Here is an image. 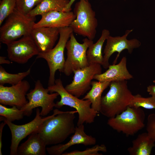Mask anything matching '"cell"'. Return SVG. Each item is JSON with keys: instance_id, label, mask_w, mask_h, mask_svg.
Returning <instances> with one entry per match:
<instances>
[{"instance_id": "6da1fadb", "label": "cell", "mask_w": 155, "mask_h": 155, "mask_svg": "<svg viewBox=\"0 0 155 155\" xmlns=\"http://www.w3.org/2000/svg\"><path fill=\"white\" fill-rule=\"evenodd\" d=\"M76 112L54 110L52 116L43 122L38 133L46 146L60 144L74 133Z\"/></svg>"}, {"instance_id": "7a4b0ae2", "label": "cell", "mask_w": 155, "mask_h": 155, "mask_svg": "<svg viewBox=\"0 0 155 155\" xmlns=\"http://www.w3.org/2000/svg\"><path fill=\"white\" fill-rule=\"evenodd\" d=\"M108 92L101 99L99 113L109 118L126 109L133 98L127 80L111 82Z\"/></svg>"}, {"instance_id": "3957f363", "label": "cell", "mask_w": 155, "mask_h": 155, "mask_svg": "<svg viewBox=\"0 0 155 155\" xmlns=\"http://www.w3.org/2000/svg\"><path fill=\"white\" fill-rule=\"evenodd\" d=\"M47 88L50 93L57 92L61 97L60 101L55 103V108H59L65 105L76 110L78 115L77 126L84 123L91 124L94 122L95 118L99 113L91 107L90 101L80 99L69 93L63 86L61 79L55 80V84L49 86Z\"/></svg>"}, {"instance_id": "277c9868", "label": "cell", "mask_w": 155, "mask_h": 155, "mask_svg": "<svg viewBox=\"0 0 155 155\" xmlns=\"http://www.w3.org/2000/svg\"><path fill=\"white\" fill-rule=\"evenodd\" d=\"M36 20V17L23 13L16 8L0 26V42L6 45L22 36L30 35Z\"/></svg>"}, {"instance_id": "5b68a950", "label": "cell", "mask_w": 155, "mask_h": 155, "mask_svg": "<svg viewBox=\"0 0 155 155\" xmlns=\"http://www.w3.org/2000/svg\"><path fill=\"white\" fill-rule=\"evenodd\" d=\"M75 18L70 27L73 32L93 40L96 35L98 21L95 12L88 0H80L75 4Z\"/></svg>"}, {"instance_id": "8992f818", "label": "cell", "mask_w": 155, "mask_h": 155, "mask_svg": "<svg viewBox=\"0 0 155 155\" xmlns=\"http://www.w3.org/2000/svg\"><path fill=\"white\" fill-rule=\"evenodd\" d=\"M73 32L70 26L60 28L59 39L56 45L51 49L45 52H40L37 55L36 59L42 58L47 63L49 71V86L55 84L56 71L63 72L65 61L64 50L71 34Z\"/></svg>"}, {"instance_id": "52a82bcc", "label": "cell", "mask_w": 155, "mask_h": 155, "mask_svg": "<svg viewBox=\"0 0 155 155\" xmlns=\"http://www.w3.org/2000/svg\"><path fill=\"white\" fill-rule=\"evenodd\" d=\"M145 118V113L141 108L128 106L121 113L109 118L107 124L118 132L133 135L144 127Z\"/></svg>"}, {"instance_id": "ba28073f", "label": "cell", "mask_w": 155, "mask_h": 155, "mask_svg": "<svg viewBox=\"0 0 155 155\" xmlns=\"http://www.w3.org/2000/svg\"><path fill=\"white\" fill-rule=\"evenodd\" d=\"M73 32L71 34L65 46L67 58L62 72L67 76L74 71L89 65L86 52L89 47L94 43L93 40L86 38L83 39V43H80L77 40Z\"/></svg>"}, {"instance_id": "9c48e42d", "label": "cell", "mask_w": 155, "mask_h": 155, "mask_svg": "<svg viewBox=\"0 0 155 155\" xmlns=\"http://www.w3.org/2000/svg\"><path fill=\"white\" fill-rule=\"evenodd\" d=\"M48 88H45L39 80L36 82L34 88L26 94L28 102L21 108L24 116H30L35 108L41 107L42 110L40 115L42 116L47 115L55 107V99L59 95L57 92L49 94Z\"/></svg>"}, {"instance_id": "30bf717a", "label": "cell", "mask_w": 155, "mask_h": 155, "mask_svg": "<svg viewBox=\"0 0 155 155\" xmlns=\"http://www.w3.org/2000/svg\"><path fill=\"white\" fill-rule=\"evenodd\" d=\"M53 114L42 118L40 115V109H36L34 118L30 122L21 125H16L7 120L3 117H1L0 121H3L9 127L11 134V144L10 147V155H17L19 145L22 140L28 135L32 133H38L43 122L52 116Z\"/></svg>"}, {"instance_id": "8fae6325", "label": "cell", "mask_w": 155, "mask_h": 155, "mask_svg": "<svg viewBox=\"0 0 155 155\" xmlns=\"http://www.w3.org/2000/svg\"><path fill=\"white\" fill-rule=\"evenodd\" d=\"M101 65L92 64L84 68L75 70L73 80L65 87L69 93L79 98L91 88L94 76L102 73Z\"/></svg>"}, {"instance_id": "7c38bea8", "label": "cell", "mask_w": 155, "mask_h": 155, "mask_svg": "<svg viewBox=\"0 0 155 155\" xmlns=\"http://www.w3.org/2000/svg\"><path fill=\"white\" fill-rule=\"evenodd\" d=\"M7 56L12 62L24 64L39 53L38 49L30 35L24 36L7 44Z\"/></svg>"}, {"instance_id": "4fadbf2b", "label": "cell", "mask_w": 155, "mask_h": 155, "mask_svg": "<svg viewBox=\"0 0 155 155\" xmlns=\"http://www.w3.org/2000/svg\"><path fill=\"white\" fill-rule=\"evenodd\" d=\"M132 30H127L125 34L122 36L113 37L109 35L107 38L103 53L104 55L102 65L104 69L108 68L110 65L109 59L114 53L117 52L118 54L113 64H115L121 53L123 50L127 49L128 53L131 54L134 49L140 46L141 43L137 39H127V36Z\"/></svg>"}, {"instance_id": "5bb4252c", "label": "cell", "mask_w": 155, "mask_h": 155, "mask_svg": "<svg viewBox=\"0 0 155 155\" xmlns=\"http://www.w3.org/2000/svg\"><path fill=\"white\" fill-rule=\"evenodd\" d=\"M30 87L29 82L26 80H23L11 86L0 85V104L15 106L20 109L28 102L26 96Z\"/></svg>"}, {"instance_id": "9a60e30c", "label": "cell", "mask_w": 155, "mask_h": 155, "mask_svg": "<svg viewBox=\"0 0 155 155\" xmlns=\"http://www.w3.org/2000/svg\"><path fill=\"white\" fill-rule=\"evenodd\" d=\"M96 142L94 137L85 133L84 126L83 124L75 127L73 135L67 143L55 145L46 148V150L50 155H62L65 151L72 146L80 144L85 146L94 145Z\"/></svg>"}, {"instance_id": "2e32d148", "label": "cell", "mask_w": 155, "mask_h": 155, "mask_svg": "<svg viewBox=\"0 0 155 155\" xmlns=\"http://www.w3.org/2000/svg\"><path fill=\"white\" fill-rule=\"evenodd\" d=\"M60 28L46 27L33 28L30 36L40 52H44L52 49L59 35ZM39 52V53H40Z\"/></svg>"}, {"instance_id": "e0dca14e", "label": "cell", "mask_w": 155, "mask_h": 155, "mask_svg": "<svg viewBox=\"0 0 155 155\" xmlns=\"http://www.w3.org/2000/svg\"><path fill=\"white\" fill-rule=\"evenodd\" d=\"M40 20L35 23L33 28L46 27L60 28L70 26L76 16L71 11H53L41 15Z\"/></svg>"}, {"instance_id": "ac0fdd59", "label": "cell", "mask_w": 155, "mask_h": 155, "mask_svg": "<svg viewBox=\"0 0 155 155\" xmlns=\"http://www.w3.org/2000/svg\"><path fill=\"white\" fill-rule=\"evenodd\" d=\"M127 60L126 57H123L119 63L110 65L105 72L95 75L94 79L100 82H111L127 80L133 78V76L127 70Z\"/></svg>"}, {"instance_id": "d6986e66", "label": "cell", "mask_w": 155, "mask_h": 155, "mask_svg": "<svg viewBox=\"0 0 155 155\" xmlns=\"http://www.w3.org/2000/svg\"><path fill=\"white\" fill-rule=\"evenodd\" d=\"M46 146L38 133H33L18 146L17 155H46Z\"/></svg>"}, {"instance_id": "ffe728a7", "label": "cell", "mask_w": 155, "mask_h": 155, "mask_svg": "<svg viewBox=\"0 0 155 155\" xmlns=\"http://www.w3.org/2000/svg\"><path fill=\"white\" fill-rule=\"evenodd\" d=\"M155 143L147 132L143 133L132 141L131 146L127 150L130 155H150L155 146Z\"/></svg>"}, {"instance_id": "44dd1931", "label": "cell", "mask_w": 155, "mask_h": 155, "mask_svg": "<svg viewBox=\"0 0 155 155\" xmlns=\"http://www.w3.org/2000/svg\"><path fill=\"white\" fill-rule=\"evenodd\" d=\"M110 34L108 30L103 29L98 40L89 47L86 52L87 59L89 65L98 63L102 65L103 59L102 53V48L105 41L110 35Z\"/></svg>"}, {"instance_id": "7402d4cb", "label": "cell", "mask_w": 155, "mask_h": 155, "mask_svg": "<svg viewBox=\"0 0 155 155\" xmlns=\"http://www.w3.org/2000/svg\"><path fill=\"white\" fill-rule=\"evenodd\" d=\"M111 82L92 81L91 89L82 99L90 100L91 103V107L95 111L99 113L102 94L109 86Z\"/></svg>"}, {"instance_id": "603a6c76", "label": "cell", "mask_w": 155, "mask_h": 155, "mask_svg": "<svg viewBox=\"0 0 155 155\" xmlns=\"http://www.w3.org/2000/svg\"><path fill=\"white\" fill-rule=\"evenodd\" d=\"M69 0H42L28 14L32 17L51 11H65V8Z\"/></svg>"}, {"instance_id": "cb8c5ba5", "label": "cell", "mask_w": 155, "mask_h": 155, "mask_svg": "<svg viewBox=\"0 0 155 155\" xmlns=\"http://www.w3.org/2000/svg\"><path fill=\"white\" fill-rule=\"evenodd\" d=\"M31 69L27 71L12 74L7 72L1 65L0 66V85L8 84L12 85L18 84L30 73Z\"/></svg>"}, {"instance_id": "d4e9b609", "label": "cell", "mask_w": 155, "mask_h": 155, "mask_svg": "<svg viewBox=\"0 0 155 155\" xmlns=\"http://www.w3.org/2000/svg\"><path fill=\"white\" fill-rule=\"evenodd\" d=\"M0 115L11 122L21 120L24 116L23 111L16 106H13L11 108H8L1 104Z\"/></svg>"}, {"instance_id": "484cf974", "label": "cell", "mask_w": 155, "mask_h": 155, "mask_svg": "<svg viewBox=\"0 0 155 155\" xmlns=\"http://www.w3.org/2000/svg\"><path fill=\"white\" fill-rule=\"evenodd\" d=\"M129 106L135 108L142 107L147 109H155V96L145 98L137 94L134 95Z\"/></svg>"}, {"instance_id": "4316f807", "label": "cell", "mask_w": 155, "mask_h": 155, "mask_svg": "<svg viewBox=\"0 0 155 155\" xmlns=\"http://www.w3.org/2000/svg\"><path fill=\"white\" fill-rule=\"evenodd\" d=\"M16 7V0H0V26L3 21L14 11Z\"/></svg>"}, {"instance_id": "83f0119b", "label": "cell", "mask_w": 155, "mask_h": 155, "mask_svg": "<svg viewBox=\"0 0 155 155\" xmlns=\"http://www.w3.org/2000/svg\"><path fill=\"white\" fill-rule=\"evenodd\" d=\"M99 152H107L106 147L104 144L95 145L92 148H87L82 151L75 150L68 152H65L62 155H102V154L99 153Z\"/></svg>"}, {"instance_id": "f1b7e54d", "label": "cell", "mask_w": 155, "mask_h": 155, "mask_svg": "<svg viewBox=\"0 0 155 155\" xmlns=\"http://www.w3.org/2000/svg\"><path fill=\"white\" fill-rule=\"evenodd\" d=\"M42 0H16V8L18 11L28 14Z\"/></svg>"}, {"instance_id": "f546056e", "label": "cell", "mask_w": 155, "mask_h": 155, "mask_svg": "<svg viewBox=\"0 0 155 155\" xmlns=\"http://www.w3.org/2000/svg\"><path fill=\"white\" fill-rule=\"evenodd\" d=\"M146 130L150 137L155 142V114H149L147 118Z\"/></svg>"}, {"instance_id": "4dcf8cb0", "label": "cell", "mask_w": 155, "mask_h": 155, "mask_svg": "<svg viewBox=\"0 0 155 155\" xmlns=\"http://www.w3.org/2000/svg\"><path fill=\"white\" fill-rule=\"evenodd\" d=\"M6 124V123L4 122H2L0 125V155H2L1 149L2 145V131L3 127Z\"/></svg>"}, {"instance_id": "1f68e13d", "label": "cell", "mask_w": 155, "mask_h": 155, "mask_svg": "<svg viewBox=\"0 0 155 155\" xmlns=\"http://www.w3.org/2000/svg\"><path fill=\"white\" fill-rule=\"evenodd\" d=\"M147 91L150 95L152 96H155V85H151L147 87Z\"/></svg>"}, {"instance_id": "d6a6232c", "label": "cell", "mask_w": 155, "mask_h": 155, "mask_svg": "<svg viewBox=\"0 0 155 155\" xmlns=\"http://www.w3.org/2000/svg\"><path fill=\"white\" fill-rule=\"evenodd\" d=\"M11 61L7 59L6 57L3 56L0 57V64H10L12 63Z\"/></svg>"}, {"instance_id": "836d02e7", "label": "cell", "mask_w": 155, "mask_h": 155, "mask_svg": "<svg viewBox=\"0 0 155 155\" xmlns=\"http://www.w3.org/2000/svg\"><path fill=\"white\" fill-rule=\"evenodd\" d=\"M75 0H69V3L65 8V11H71V6Z\"/></svg>"}, {"instance_id": "e575fe53", "label": "cell", "mask_w": 155, "mask_h": 155, "mask_svg": "<svg viewBox=\"0 0 155 155\" xmlns=\"http://www.w3.org/2000/svg\"><path fill=\"white\" fill-rule=\"evenodd\" d=\"M153 82L154 83H155V79L154 80H153Z\"/></svg>"}]
</instances>
